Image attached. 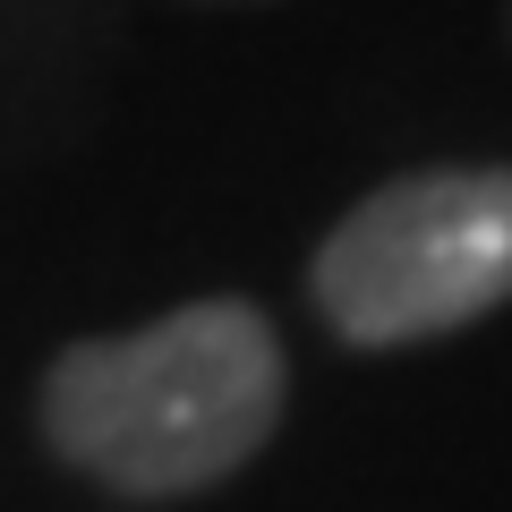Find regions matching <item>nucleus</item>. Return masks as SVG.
<instances>
[{"instance_id": "nucleus-2", "label": "nucleus", "mask_w": 512, "mask_h": 512, "mask_svg": "<svg viewBox=\"0 0 512 512\" xmlns=\"http://www.w3.org/2000/svg\"><path fill=\"white\" fill-rule=\"evenodd\" d=\"M316 316L359 350L461 333L512 299V171L453 163L376 188L308 265Z\"/></svg>"}, {"instance_id": "nucleus-1", "label": "nucleus", "mask_w": 512, "mask_h": 512, "mask_svg": "<svg viewBox=\"0 0 512 512\" xmlns=\"http://www.w3.org/2000/svg\"><path fill=\"white\" fill-rule=\"evenodd\" d=\"M282 333L256 299H197L146 333L69 342L43 376V444L128 504L239 478L282 427Z\"/></svg>"}]
</instances>
